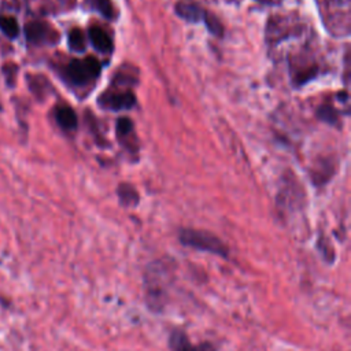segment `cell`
Wrapping results in <instances>:
<instances>
[{"mask_svg": "<svg viewBox=\"0 0 351 351\" xmlns=\"http://www.w3.org/2000/svg\"><path fill=\"white\" fill-rule=\"evenodd\" d=\"M178 240L185 247L208 252L223 259L229 258V247L218 236L208 230L184 228L178 233Z\"/></svg>", "mask_w": 351, "mask_h": 351, "instance_id": "6da1fadb", "label": "cell"}, {"mask_svg": "<svg viewBox=\"0 0 351 351\" xmlns=\"http://www.w3.org/2000/svg\"><path fill=\"white\" fill-rule=\"evenodd\" d=\"M66 77L74 85H86L100 74V63L96 58L89 56L86 59H74L66 66Z\"/></svg>", "mask_w": 351, "mask_h": 351, "instance_id": "7a4b0ae2", "label": "cell"}, {"mask_svg": "<svg viewBox=\"0 0 351 351\" xmlns=\"http://www.w3.org/2000/svg\"><path fill=\"white\" fill-rule=\"evenodd\" d=\"M325 4L328 8L326 18L329 19L328 29H330L335 34H348L350 21L344 19L339 14V10L350 14V0H326Z\"/></svg>", "mask_w": 351, "mask_h": 351, "instance_id": "3957f363", "label": "cell"}, {"mask_svg": "<svg viewBox=\"0 0 351 351\" xmlns=\"http://www.w3.org/2000/svg\"><path fill=\"white\" fill-rule=\"evenodd\" d=\"M99 104L111 111H121V110H130L136 104V96L132 90H106L100 99L97 100Z\"/></svg>", "mask_w": 351, "mask_h": 351, "instance_id": "277c9868", "label": "cell"}, {"mask_svg": "<svg viewBox=\"0 0 351 351\" xmlns=\"http://www.w3.org/2000/svg\"><path fill=\"white\" fill-rule=\"evenodd\" d=\"M169 351H218V348L210 341L193 344L185 330L173 329L169 335Z\"/></svg>", "mask_w": 351, "mask_h": 351, "instance_id": "5b68a950", "label": "cell"}, {"mask_svg": "<svg viewBox=\"0 0 351 351\" xmlns=\"http://www.w3.org/2000/svg\"><path fill=\"white\" fill-rule=\"evenodd\" d=\"M26 37L33 44H53L58 41V33L48 23L40 21L26 25Z\"/></svg>", "mask_w": 351, "mask_h": 351, "instance_id": "8992f818", "label": "cell"}, {"mask_svg": "<svg viewBox=\"0 0 351 351\" xmlns=\"http://www.w3.org/2000/svg\"><path fill=\"white\" fill-rule=\"evenodd\" d=\"M299 27L298 25H292L289 22V19L287 18H273L270 21V23L267 25V33H266V37L269 41H271L273 44L278 43L280 40H284L285 37L291 36V34H295L298 33V29Z\"/></svg>", "mask_w": 351, "mask_h": 351, "instance_id": "52a82bcc", "label": "cell"}, {"mask_svg": "<svg viewBox=\"0 0 351 351\" xmlns=\"http://www.w3.org/2000/svg\"><path fill=\"white\" fill-rule=\"evenodd\" d=\"M176 14L185 19L186 22L196 23V22H204L207 12L204 8H202L199 4L192 3V1H178L176 4Z\"/></svg>", "mask_w": 351, "mask_h": 351, "instance_id": "ba28073f", "label": "cell"}, {"mask_svg": "<svg viewBox=\"0 0 351 351\" xmlns=\"http://www.w3.org/2000/svg\"><path fill=\"white\" fill-rule=\"evenodd\" d=\"M89 40H90L92 45L103 53H110L112 51V40L108 36V33L106 30H103L101 27H90L89 29Z\"/></svg>", "mask_w": 351, "mask_h": 351, "instance_id": "9c48e42d", "label": "cell"}, {"mask_svg": "<svg viewBox=\"0 0 351 351\" xmlns=\"http://www.w3.org/2000/svg\"><path fill=\"white\" fill-rule=\"evenodd\" d=\"M56 122L66 130H74L77 128V115L74 110L69 106H62L56 108L55 112Z\"/></svg>", "mask_w": 351, "mask_h": 351, "instance_id": "30bf717a", "label": "cell"}, {"mask_svg": "<svg viewBox=\"0 0 351 351\" xmlns=\"http://www.w3.org/2000/svg\"><path fill=\"white\" fill-rule=\"evenodd\" d=\"M117 193H118L119 203L123 207H134L140 200L137 191L130 184H121L117 189Z\"/></svg>", "mask_w": 351, "mask_h": 351, "instance_id": "8fae6325", "label": "cell"}, {"mask_svg": "<svg viewBox=\"0 0 351 351\" xmlns=\"http://www.w3.org/2000/svg\"><path fill=\"white\" fill-rule=\"evenodd\" d=\"M86 3L89 4L90 8L96 10L97 12H100L104 18L112 19L114 15H115V11H114L111 0H86Z\"/></svg>", "mask_w": 351, "mask_h": 351, "instance_id": "7c38bea8", "label": "cell"}, {"mask_svg": "<svg viewBox=\"0 0 351 351\" xmlns=\"http://www.w3.org/2000/svg\"><path fill=\"white\" fill-rule=\"evenodd\" d=\"M0 29L1 32L8 36L10 38H14L19 33V26L18 22L12 16H1L0 18Z\"/></svg>", "mask_w": 351, "mask_h": 351, "instance_id": "4fadbf2b", "label": "cell"}, {"mask_svg": "<svg viewBox=\"0 0 351 351\" xmlns=\"http://www.w3.org/2000/svg\"><path fill=\"white\" fill-rule=\"evenodd\" d=\"M69 47L77 52H81L85 49V37L80 29L75 27L69 33Z\"/></svg>", "mask_w": 351, "mask_h": 351, "instance_id": "5bb4252c", "label": "cell"}, {"mask_svg": "<svg viewBox=\"0 0 351 351\" xmlns=\"http://www.w3.org/2000/svg\"><path fill=\"white\" fill-rule=\"evenodd\" d=\"M317 117H318L321 121L326 122V123H336V121H337V111L333 108V106H330V104H324V106H321V107L318 108Z\"/></svg>", "mask_w": 351, "mask_h": 351, "instance_id": "9a60e30c", "label": "cell"}, {"mask_svg": "<svg viewBox=\"0 0 351 351\" xmlns=\"http://www.w3.org/2000/svg\"><path fill=\"white\" fill-rule=\"evenodd\" d=\"M133 132V123L129 118H119L117 121V136L119 138H126Z\"/></svg>", "mask_w": 351, "mask_h": 351, "instance_id": "2e32d148", "label": "cell"}, {"mask_svg": "<svg viewBox=\"0 0 351 351\" xmlns=\"http://www.w3.org/2000/svg\"><path fill=\"white\" fill-rule=\"evenodd\" d=\"M204 23H206L207 29L210 30V33H213L214 36H222L223 27H222L221 22L215 18V15H213L211 12H207V16H206V19H204Z\"/></svg>", "mask_w": 351, "mask_h": 351, "instance_id": "e0dca14e", "label": "cell"}, {"mask_svg": "<svg viewBox=\"0 0 351 351\" xmlns=\"http://www.w3.org/2000/svg\"><path fill=\"white\" fill-rule=\"evenodd\" d=\"M258 3H262V4H270V5H274V4H278L281 0H255Z\"/></svg>", "mask_w": 351, "mask_h": 351, "instance_id": "ac0fdd59", "label": "cell"}]
</instances>
